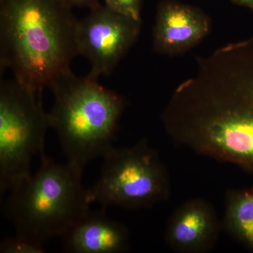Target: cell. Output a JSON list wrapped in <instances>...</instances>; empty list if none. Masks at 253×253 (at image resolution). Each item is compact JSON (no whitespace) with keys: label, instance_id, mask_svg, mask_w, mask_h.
Instances as JSON below:
<instances>
[{"label":"cell","instance_id":"1","mask_svg":"<svg viewBox=\"0 0 253 253\" xmlns=\"http://www.w3.org/2000/svg\"><path fill=\"white\" fill-rule=\"evenodd\" d=\"M161 114L174 144L253 175V38L198 59Z\"/></svg>","mask_w":253,"mask_h":253},{"label":"cell","instance_id":"2","mask_svg":"<svg viewBox=\"0 0 253 253\" xmlns=\"http://www.w3.org/2000/svg\"><path fill=\"white\" fill-rule=\"evenodd\" d=\"M78 20L59 0H0V68L42 93L71 71Z\"/></svg>","mask_w":253,"mask_h":253},{"label":"cell","instance_id":"3","mask_svg":"<svg viewBox=\"0 0 253 253\" xmlns=\"http://www.w3.org/2000/svg\"><path fill=\"white\" fill-rule=\"evenodd\" d=\"M83 172V168L56 162L42 153L38 171L13 186L3 200L4 214L16 234L42 245L63 237L90 210Z\"/></svg>","mask_w":253,"mask_h":253},{"label":"cell","instance_id":"4","mask_svg":"<svg viewBox=\"0 0 253 253\" xmlns=\"http://www.w3.org/2000/svg\"><path fill=\"white\" fill-rule=\"evenodd\" d=\"M54 97L48 113L66 162L83 168L113 149L126 101L87 76L63 73L51 84Z\"/></svg>","mask_w":253,"mask_h":253},{"label":"cell","instance_id":"5","mask_svg":"<svg viewBox=\"0 0 253 253\" xmlns=\"http://www.w3.org/2000/svg\"><path fill=\"white\" fill-rule=\"evenodd\" d=\"M103 159L99 179L88 189L91 204L149 209L170 199L168 168L146 138L129 147H113Z\"/></svg>","mask_w":253,"mask_h":253},{"label":"cell","instance_id":"6","mask_svg":"<svg viewBox=\"0 0 253 253\" xmlns=\"http://www.w3.org/2000/svg\"><path fill=\"white\" fill-rule=\"evenodd\" d=\"M42 93L16 80L0 84V196L30 175L33 157L44 152L50 128Z\"/></svg>","mask_w":253,"mask_h":253},{"label":"cell","instance_id":"7","mask_svg":"<svg viewBox=\"0 0 253 253\" xmlns=\"http://www.w3.org/2000/svg\"><path fill=\"white\" fill-rule=\"evenodd\" d=\"M137 21L100 4L85 18L78 20L76 42L78 54L89 61L87 77L98 79L112 72L135 42L141 30Z\"/></svg>","mask_w":253,"mask_h":253},{"label":"cell","instance_id":"8","mask_svg":"<svg viewBox=\"0 0 253 253\" xmlns=\"http://www.w3.org/2000/svg\"><path fill=\"white\" fill-rule=\"evenodd\" d=\"M221 229L214 206L201 198L189 199L176 208L166 224L168 247L181 253H206L215 246Z\"/></svg>","mask_w":253,"mask_h":253},{"label":"cell","instance_id":"9","mask_svg":"<svg viewBox=\"0 0 253 253\" xmlns=\"http://www.w3.org/2000/svg\"><path fill=\"white\" fill-rule=\"evenodd\" d=\"M210 20L202 10L175 0H163L156 11L154 47L172 56L187 51L207 36Z\"/></svg>","mask_w":253,"mask_h":253},{"label":"cell","instance_id":"10","mask_svg":"<svg viewBox=\"0 0 253 253\" xmlns=\"http://www.w3.org/2000/svg\"><path fill=\"white\" fill-rule=\"evenodd\" d=\"M62 238L69 253H121L129 247L127 228L108 217L104 208L89 210Z\"/></svg>","mask_w":253,"mask_h":253},{"label":"cell","instance_id":"11","mask_svg":"<svg viewBox=\"0 0 253 253\" xmlns=\"http://www.w3.org/2000/svg\"><path fill=\"white\" fill-rule=\"evenodd\" d=\"M224 206L221 229L253 253V184L228 190Z\"/></svg>","mask_w":253,"mask_h":253},{"label":"cell","instance_id":"12","mask_svg":"<svg viewBox=\"0 0 253 253\" xmlns=\"http://www.w3.org/2000/svg\"><path fill=\"white\" fill-rule=\"evenodd\" d=\"M1 253H45L44 245L38 244L27 238L16 234L3 240L0 244Z\"/></svg>","mask_w":253,"mask_h":253},{"label":"cell","instance_id":"13","mask_svg":"<svg viewBox=\"0 0 253 253\" xmlns=\"http://www.w3.org/2000/svg\"><path fill=\"white\" fill-rule=\"evenodd\" d=\"M105 4L125 16L141 21L142 0H104Z\"/></svg>","mask_w":253,"mask_h":253},{"label":"cell","instance_id":"14","mask_svg":"<svg viewBox=\"0 0 253 253\" xmlns=\"http://www.w3.org/2000/svg\"><path fill=\"white\" fill-rule=\"evenodd\" d=\"M68 7H87L89 9L101 4L100 0H59Z\"/></svg>","mask_w":253,"mask_h":253},{"label":"cell","instance_id":"15","mask_svg":"<svg viewBox=\"0 0 253 253\" xmlns=\"http://www.w3.org/2000/svg\"><path fill=\"white\" fill-rule=\"evenodd\" d=\"M234 4L244 6L253 11V0H230Z\"/></svg>","mask_w":253,"mask_h":253}]
</instances>
